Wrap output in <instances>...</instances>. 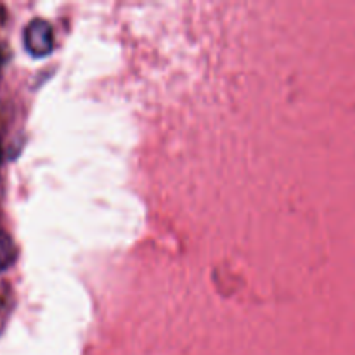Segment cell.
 <instances>
[{"label": "cell", "mask_w": 355, "mask_h": 355, "mask_svg": "<svg viewBox=\"0 0 355 355\" xmlns=\"http://www.w3.org/2000/svg\"><path fill=\"white\" fill-rule=\"evenodd\" d=\"M23 45L33 58H45L54 49V30L49 21L35 17L24 26Z\"/></svg>", "instance_id": "1"}, {"label": "cell", "mask_w": 355, "mask_h": 355, "mask_svg": "<svg viewBox=\"0 0 355 355\" xmlns=\"http://www.w3.org/2000/svg\"><path fill=\"white\" fill-rule=\"evenodd\" d=\"M17 260V246L9 232L0 229V272L9 269Z\"/></svg>", "instance_id": "2"}, {"label": "cell", "mask_w": 355, "mask_h": 355, "mask_svg": "<svg viewBox=\"0 0 355 355\" xmlns=\"http://www.w3.org/2000/svg\"><path fill=\"white\" fill-rule=\"evenodd\" d=\"M7 307H9V304H7L6 297H2V295H0V328H2L3 321H6V318H7Z\"/></svg>", "instance_id": "3"}, {"label": "cell", "mask_w": 355, "mask_h": 355, "mask_svg": "<svg viewBox=\"0 0 355 355\" xmlns=\"http://www.w3.org/2000/svg\"><path fill=\"white\" fill-rule=\"evenodd\" d=\"M2 62H3V55H2V51H0V66H2Z\"/></svg>", "instance_id": "4"}, {"label": "cell", "mask_w": 355, "mask_h": 355, "mask_svg": "<svg viewBox=\"0 0 355 355\" xmlns=\"http://www.w3.org/2000/svg\"><path fill=\"white\" fill-rule=\"evenodd\" d=\"M0 162H2V144H0Z\"/></svg>", "instance_id": "5"}]
</instances>
